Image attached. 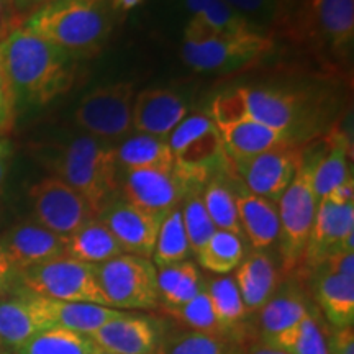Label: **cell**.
<instances>
[{
  "label": "cell",
  "instance_id": "cell-1",
  "mask_svg": "<svg viewBox=\"0 0 354 354\" xmlns=\"http://www.w3.org/2000/svg\"><path fill=\"white\" fill-rule=\"evenodd\" d=\"M0 69L15 105L43 107L66 94L76 77L74 57L24 25L0 41Z\"/></svg>",
  "mask_w": 354,
  "mask_h": 354
},
{
  "label": "cell",
  "instance_id": "cell-2",
  "mask_svg": "<svg viewBox=\"0 0 354 354\" xmlns=\"http://www.w3.org/2000/svg\"><path fill=\"white\" fill-rule=\"evenodd\" d=\"M21 25L74 59L99 55L113 28L107 0H51Z\"/></svg>",
  "mask_w": 354,
  "mask_h": 354
},
{
  "label": "cell",
  "instance_id": "cell-3",
  "mask_svg": "<svg viewBox=\"0 0 354 354\" xmlns=\"http://www.w3.org/2000/svg\"><path fill=\"white\" fill-rule=\"evenodd\" d=\"M50 167L57 179L86 198L97 216L118 190L117 148L91 135L63 146Z\"/></svg>",
  "mask_w": 354,
  "mask_h": 354
},
{
  "label": "cell",
  "instance_id": "cell-4",
  "mask_svg": "<svg viewBox=\"0 0 354 354\" xmlns=\"http://www.w3.org/2000/svg\"><path fill=\"white\" fill-rule=\"evenodd\" d=\"M176 174L190 189H203L214 176L230 174L232 162L210 115H187L167 138Z\"/></svg>",
  "mask_w": 354,
  "mask_h": 354
},
{
  "label": "cell",
  "instance_id": "cell-5",
  "mask_svg": "<svg viewBox=\"0 0 354 354\" xmlns=\"http://www.w3.org/2000/svg\"><path fill=\"white\" fill-rule=\"evenodd\" d=\"M318 156L320 153L317 156L308 154L307 159L302 153L295 177L277 202L279 225H281L279 243H281L282 264L287 272L300 264L315 218L318 197L313 187V174H315Z\"/></svg>",
  "mask_w": 354,
  "mask_h": 354
},
{
  "label": "cell",
  "instance_id": "cell-6",
  "mask_svg": "<svg viewBox=\"0 0 354 354\" xmlns=\"http://www.w3.org/2000/svg\"><path fill=\"white\" fill-rule=\"evenodd\" d=\"M300 113L302 100L297 95L274 88L238 87L216 97L210 117L216 127L250 118L290 135L300 120Z\"/></svg>",
  "mask_w": 354,
  "mask_h": 354
},
{
  "label": "cell",
  "instance_id": "cell-7",
  "mask_svg": "<svg viewBox=\"0 0 354 354\" xmlns=\"http://www.w3.org/2000/svg\"><path fill=\"white\" fill-rule=\"evenodd\" d=\"M20 279L24 289L38 297L109 307L107 299L97 282L95 264L61 256L20 271Z\"/></svg>",
  "mask_w": 354,
  "mask_h": 354
},
{
  "label": "cell",
  "instance_id": "cell-8",
  "mask_svg": "<svg viewBox=\"0 0 354 354\" xmlns=\"http://www.w3.org/2000/svg\"><path fill=\"white\" fill-rule=\"evenodd\" d=\"M95 276L109 307L123 312L159 307L158 269L151 259L123 253L95 264Z\"/></svg>",
  "mask_w": 354,
  "mask_h": 354
},
{
  "label": "cell",
  "instance_id": "cell-9",
  "mask_svg": "<svg viewBox=\"0 0 354 354\" xmlns=\"http://www.w3.org/2000/svg\"><path fill=\"white\" fill-rule=\"evenodd\" d=\"M272 48V39L261 32L220 33L202 39H184L180 56L198 73H232L258 63Z\"/></svg>",
  "mask_w": 354,
  "mask_h": 354
},
{
  "label": "cell",
  "instance_id": "cell-10",
  "mask_svg": "<svg viewBox=\"0 0 354 354\" xmlns=\"http://www.w3.org/2000/svg\"><path fill=\"white\" fill-rule=\"evenodd\" d=\"M133 100L135 86L131 82L97 87L82 97L74 120L87 135L112 143L131 130Z\"/></svg>",
  "mask_w": 354,
  "mask_h": 354
},
{
  "label": "cell",
  "instance_id": "cell-11",
  "mask_svg": "<svg viewBox=\"0 0 354 354\" xmlns=\"http://www.w3.org/2000/svg\"><path fill=\"white\" fill-rule=\"evenodd\" d=\"M30 198L37 223L64 238L97 216L86 198L56 176L35 184Z\"/></svg>",
  "mask_w": 354,
  "mask_h": 354
},
{
  "label": "cell",
  "instance_id": "cell-12",
  "mask_svg": "<svg viewBox=\"0 0 354 354\" xmlns=\"http://www.w3.org/2000/svg\"><path fill=\"white\" fill-rule=\"evenodd\" d=\"M300 159L302 151H299L294 145H286L250 159L230 162L248 192L276 203L295 177Z\"/></svg>",
  "mask_w": 354,
  "mask_h": 354
},
{
  "label": "cell",
  "instance_id": "cell-13",
  "mask_svg": "<svg viewBox=\"0 0 354 354\" xmlns=\"http://www.w3.org/2000/svg\"><path fill=\"white\" fill-rule=\"evenodd\" d=\"M339 251L354 253V203L338 205L328 198H320L300 263L320 268Z\"/></svg>",
  "mask_w": 354,
  "mask_h": 354
},
{
  "label": "cell",
  "instance_id": "cell-14",
  "mask_svg": "<svg viewBox=\"0 0 354 354\" xmlns=\"http://www.w3.org/2000/svg\"><path fill=\"white\" fill-rule=\"evenodd\" d=\"M165 216L140 209L125 198L110 201L99 214V218L107 225L123 253L146 259H151Z\"/></svg>",
  "mask_w": 354,
  "mask_h": 354
},
{
  "label": "cell",
  "instance_id": "cell-15",
  "mask_svg": "<svg viewBox=\"0 0 354 354\" xmlns=\"http://www.w3.org/2000/svg\"><path fill=\"white\" fill-rule=\"evenodd\" d=\"M104 351L113 354H158L166 339L165 323L149 315L125 312L91 335Z\"/></svg>",
  "mask_w": 354,
  "mask_h": 354
},
{
  "label": "cell",
  "instance_id": "cell-16",
  "mask_svg": "<svg viewBox=\"0 0 354 354\" xmlns=\"http://www.w3.org/2000/svg\"><path fill=\"white\" fill-rule=\"evenodd\" d=\"M123 198L153 214L167 215L190 192L187 184L172 169H143L125 172Z\"/></svg>",
  "mask_w": 354,
  "mask_h": 354
},
{
  "label": "cell",
  "instance_id": "cell-17",
  "mask_svg": "<svg viewBox=\"0 0 354 354\" xmlns=\"http://www.w3.org/2000/svg\"><path fill=\"white\" fill-rule=\"evenodd\" d=\"M12 269L25 271L33 266L66 256V238L50 232L37 221L13 225L0 240Z\"/></svg>",
  "mask_w": 354,
  "mask_h": 354
},
{
  "label": "cell",
  "instance_id": "cell-18",
  "mask_svg": "<svg viewBox=\"0 0 354 354\" xmlns=\"http://www.w3.org/2000/svg\"><path fill=\"white\" fill-rule=\"evenodd\" d=\"M187 113V104L177 92L169 88H145L133 100L131 128L143 135L167 138Z\"/></svg>",
  "mask_w": 354,
  "mask_h": 354
},
{
  "label": "cell",
  "instance_id": "cell-19",
  "mask_svg": "<svg viewBox=\"0 0 354 354\" xmlns=\"http://www.w3.org/2000/svg\"><path fill=\"white\" fill-rule=\"evenodd\" d=\"M55 323L38 295L24 292L10 299H0V344L20 348L33 336L53 328Z\"/></svg>",
  "mask_w": 354,
  "mask_h": 354
},
{
  "label": "cell",
  "instance_id": "cell-20",
  "mask_svg": "<svg viewBox=\"0 0 354 354\" xmlns=\"http://www.w3.org/2000/svg\"><path fill=\"white\" fill-rule=\"evenodd\" d=\"M216 128L232 162L258 156L279 146L292 145V136L287 131L263 125L250 118H241Z\"/></svg>",
  "mask_w": 354,
  "mask_h": 354
},
{
  "label": "cell",
  "instance_id": "cell-21",
  "mask_svg": "<svg viewBox=\"0 0 354 354\" xmlns=\"http://www.w3.org/2000/svg\"><path fill=\"white\" fill-rule=\"evenodd\" d=\"M308 17L323 43L346 55L354 39V0H308Z\"/></svg>",
  "mask_w": 354,
  "mask_h": 354
},
{
  "label": "cell",
  "instance_id": "cell-22",
  "mask_svg": "<svg viewBox=\"0 0 354 354\" xmlns=\"http://www.w3.org/2000/svg\"><path fill=\"white\" fill-rule=\"evenodd\" d=\"M234 282L240 290L245 308L250 313H258L263 305L272 297L279 286V272L274 259L264 251H253L243 258L234 269Z\"/></svg>",
  "mask_w": 354,
  "mask_h": 354
},
{
  "label": "cell",
  "instance_id": "cell-23",
  "mask_svg": "<svg viewBox=\"0 0 354 354\" xmlns=\"http://www.w3.org/2000/svg\"><path fill=\"white\" fill-rule=\"evenodd\" d=\"M238 218L254 251H264L279 240V214L277 205L268 198L254 196L248 190H236Z\"/></svg>",
  "mask_w": 354,
  "mask_h": 354
},
{
  "label": "cell",
  "instance_id": "cell-24",
  "mask_svg": "<svg viewBox=\"0 0 354 354\" xmlns=\"http://www.w3.org/2000/svg\"><path fill=\"white\" fill-rule=\"evenodd\" d=\"M310 312L308 300L294 282L274 292L272 297L259 310L261 339L272 342L279 335L290 330Z\"/></svg>",
  "mask_w": 354,
  "mask_h": 354
},
{
  "label": "cell",
  "instance_id": "cell-25",
  "mask_svg": "<svg viewBox=\"0 0 354 354\" xmlns=\"http://www.w3.org/2000/svg\"><path fill=\"white\" fill-rule=\"evenodd\" d=\"M41 299L43 307L50 315L55 326L66 328L76 333L91 336L100 330L105 323L122 317L123 310H117L107 305L86 304V302H59V300Z\"/></svg>",
  "mask_w": 354,
  "mask_h": 354
},
{
  "label": "cell",
  "instance_id": "cell-26",
  "mask_svg": "<svg viewBox=\"0 0 354 354\" xmlns=\"http://www.w3.org/2000/svg\"><path fill=\"white\" fill-rule=\"evenodd\" d=\"M315 297L320 307L335 328L353 326L354 322V277L326 271L315 281Z\"/></svg>",
  "mask_w": 354,
  "mask_h": 354
},
{
  "label": "cell",
  "instance_id": "cell-27",
  "mask_svg": "<svg viewBox=\"0 0 354 354\" xmlns=\"http://www.w3.org/2000/svg\"><path fill=\"white\" fill-rule=\"evenodd\" d=\"M123 254L122 246L99 216L66 238V256L87 264H102Z\"/></svg>",
  "mask_w": 354,
  "mask_h": 354
},
{
  "label": "cell",
  "instance_id": "cell-28",
  "mask_svg": "<svg viewBox=\"0 0 354 354\" xmlns=\"http://www.w3.org/2000/svg\"><path fill=\"white\" fill-rule=\"evenodd\" d=\"M259 32L248 21L240 12L223 0H207L196 15L189 19L184 30V39H202L210 35L220 33H245Z\"/></svg>",
  "mask_w": 354,
  "mask_h": 354
},
{
  "label": "cell",
  "instance_id": "cell-29",
  "mask_svg": "<svg viewBox=\"0 0 354 354\" xmlns=\"http://www.w3.org/2000/svg\"><path fill=\"white\" fill-rule=\"evenodd\" d=\"M349 156H351V143L346 133L335 128L325 138V153H320L318 156L315 174H313V187L318 201L328 196L331 190L351 176Z\"/></svg>",
  "mask_w": 354,
  "mask_h": 354
},
{
  "label": "cell",
  "instance_id": "cell-30",
  "mask_svg": "<svg viewBox=\"0 0 354 354\" xmlns=\"http://www.w3.org/2000/svg\"><path fill=\"white\" fill-rule=\"evenodd\" d=\"M117 162L125 172L143 169H172V158L167 138L136 133L117 148Z\"/></svg>",
  "mask_w": 354,
  "mask_h": 354
},
{
  "label": "cell",
  "instance_id": "cell-31",
  "mask_svg": "<svg viewBox=\"0 0 354 354\" xmlns=\"http://www.w3.org/2000/svg\"><path fill=\"white\" fill-rule=\"evenodd\" d=\"M203 279L192 261L166 266L158 269L159 307L174 308L187 304L203 290Z\"/></svg>",
  "mask_w": 354,
  "mask_h": 354
},
{
  "label": "cell",
  "instance_id": "cell-32",
  "mask_svg": "<svg viewBox=\"0 0 354 354\" xmlns=\"http://www.w3.org/2000/svg\"><path fill=\"white\" fill-rule=\"evenodd\" d=\"M225 176L228 174L214 176L205 184V187L202 190L203 205H205L207 214L214 221L216 230L234 233L243 238L236 201H234V190L230 187L228 179H225Z\"/></svg>",
  "mask_w": 354,
  "mask_h": 354
},
{
  "label": "cell",
  "instance_id": "cell-33",
  "mask_svg": "<svg viewBox=\"0 0 354 354\" xmlns=\"http://www.w3.org/2000/svg\"><path fill=\"white\" fill-rule=\"evenodd\" d=\"M243 258H245V245L241 236L223 230H216L197 253L198 264L205 271L218 276H228L230 272H233L241 264Z\"/></svg>",
  "mask_w": 354,
  "mask_h": 354
},
{
  "label": "cell",
  "instance_id": "cell-34",
  "mask_svg": "<svg viewBox=\"0 0 354 354\" xmlns=\"http://www.w3.org/2000/svg\"><path fill=\"white\" fill-rule=\"evenodd\" d=\"M99 346L87 335L53 326L33 336L20 348L19 354H94Z\"/></svg>",
  "mask_w": 354,
  "mask_h": 354
},
{
  "label": "cell",
  "instance_id": "cell-35",
  "mask_svg": "<svg viewBox=\"0 0 354 354\" xmlns=\"http://www.w3.org/2000/svg\"><path fill=\"white\" fill-rule=\"evenodd\" d=\"M205 292L209 295L212 310H214L221 333L240 325L248 317L240 290L232 276L210 279L209 284L205 286Z\"/></svg>",
  "mask_w": 354,
  "mask_h": 354
},
{
  "label": "cell",
  "instance_id": "cell-36",
  "mask_svg": "<svg viewBox=\"0 0 354 354\" xmlns=\"http://www.w3.org/2000/svg\"><path fill=\"white\" fill-rule=\"evenodd\" d=\"M190 254V246L185 233L183 214L180 209L171 210L162 220L161 228H159L156 246L153 251V264L156 269L166 268V266L185 261Z\"/></svg>",
  "mask_w": 354,
  "mask_h": 354
},
{
  "label": "cell",
  "instance_id": "cell-37",
  "mask_svg": "<svg viewBox=\"0 0 354 354\" xmlns=\"http://www.w3.org/2000/svg\"><path fill=\"white\" fill-rule=\"evenodd\" d=\"M269 344L284 349L289 354H330L328 342L313 310H310L297 325L276 336Z\"/></svg>",
  "mask_w": 354,
  "mask_h": 354
},
{
  "label": "cell",
  "instance_id": "cell-38",
  "mask_svg": "<svg viewBox=\"0 0 354 354\" xmlns=\"http://www.w3.org/2000/svg\"><path fill=\"white\" fill-rule=\"evenodd\" d=\"M203 189H192L183 201V221L185 233H187L189 246L192 253H198L202 246L210 240V236L216 232L214 221L207 214L202 198Z\"/></svg>",
  "mask_w": 354,
  "mask_h": 354
},
{
  "label": "cell",
  "instance_id": "cell-39",
  "mask_svg": "<svg viewBox=\"0 0 354 354\" xmlns=\"http://www.w3.org/2000/svg\"><path fill=\"white\" fill-rule=\"evenodd\" d=\"M162 310H165V313H167V315L176 318L177 322L189 326L190 330L216 336H220L221 333L218 323H216V318L214 315V310H212L209 295L205 292V287H203L201 294L196 295L192 300H189L187 304L180 305V307Z\"/></svg>",
  "mask_w": 354,
  "mask_h": 354
},
{
  "label": "cell",
  "instance_id": "cell-40",
  "mask_svg": "<svg viewBox=\"0 0 354 354\" xmlns=\"http://www.w3.org/2000/svg\"><path fill=\"white\" fill-rule=\"evenodd\" d=\"M158 354H225V344L220 336L189 330L165 339Z\"/></svg>",
  "mask_w": 354,
  "mask_h": 354
},
{
  "label": "cell",
  "instance_id": "cell-41",
  "mask_svg": "<svg viewBox=\"0 0 354 354\" xmlns=\"http://www.w3.org/2000/svg\"><path fill=\"white\" fill-rule=\"evenodd\" d=\"M223 2L240 12L256 30L271 24L277 8V0H223Z\"/></svg>",
  "mask_w": 354,
  "mask_h": 354
},
{
  "label": "cell",
  "instance_id": "cell-42",
  "mask_svg": "<svg viewBox=\"0 0 354 354\" xmlns=\"http://www.w3.org/2000/svg\"><path fill=\"white\" fill-rule=\"evenodd\" d=\"M15 100L0 69V135L2 136L12 130L13 122H15Z\"/></svg>",
  "mask_w": 354,
  "mask_h": 354
},
{
  "label": "cell",
  "instance_id": "cell-43",
  "mask_svg": "<svg viewBox=\"0 0 354 354\" xmlns=\"http://www.w3.org/2000/svg\"><path fill=\"white\" fill-rule=\"evenodd\" d=\"M328 353L330 354H354V330L353 326L346 328H335L330 335Z\"/></svg>",
  "mask_w": 354,
  "mask_h": 354
},
{
  "label": "cell",
  "instance_id": "cell-44",
  "mask_svg": "<svg viewBox=\"0 0 354 354\" xmlns=\"http://www.w3.org/2000/svg\"><path fill=\"white\" fill-rule=\"evenodd\" d=\"M320 268H325L326 271L336 274H343V276L354 277V253L339 251V253L331 254Z\"/></svg>",
  "mask_w": 354,
  "mask_h": 354
},
{
  "label": "cell",
  "instance_id": "cell-45",
  "mask_svg": "<svg viewBox=\"0 0 354 354\" xmlns=\"http://www.w3.org/2000/svg\"><path fill=\"white\" fill-rule=\"evenodd\" d=\"M50 2L51 0H10V10L17 21H25L30 15Z\"/></svg>",
  "mask_w": 354,
  "mask_h": 354
},
{
  "label": "cell",
  "instance_id": "cell-46",
  "mask_svg": "<svg viewBox=\"0 0 354 354\" xmlns=\"http://www.w3.org/2000/svg\"><path fill=\"white\" fill-rule=\"evenodd\" d=\"M328 201L338 203V205H349V203H354V179L351 176L348 177L346 180H343L338 187H335L326 197Z\"/></svg>",
  "mask_w": 354,
  "mask_h": 354
},
{
  "label": "cell",
  "instance_id": "cell-47",
  "mask_svg": "<svg viewBox=\"0 0 354 354\" xmlns=\"http://www.w3.org/2000/svg\"><path fill=\"white\" fill-rule=\"evenodd\" d=\"M15 21L10 10V0H0V41L7 37L8 32L19 26Z\"/></svg>",
  "mask_w": 354,
  "mask_h": 354
},
{
  "label": "cell",
  "instance_id": "cell-48",
  "mask_svg": "<svg viewBox=\"0 0 354 354\" xmlns=\"http://www.w3.org/2000/svg\"><path fill=\"white\" fill-rule=\"evenodd\" d=\"M246 354H289V353H286L284 349L272 346V344L266 343V342H263V339H261V342L254 343L253 346L248 349Z\"/></svg>",
  "mask_w": 354,
  "mask_h": 354
},
{
  "label": "cell",
  "instance_id": "cell-49",
  "mask_svg": "<svg viewBox=\"0 0 354 354\" xmlns=\"http://www.w3.org/2000/svg\"><path fill=\"white\" fill-rule=\"evenodd\" d=\"M141 3H143V0H112L110 8H112V12L127 13V12L133 10V8L141 6Z\"/></svg>",
  "mask_w": 354,
  "mask_h": 354
},
{
  "label": "cell",
  "instance_id": "cell-50",
  "mask_svg": "<svg viewBox=\"0 0 354 354\" xmlns=\"http://www.w3.org/2000/svg\"><path fill=\"white\" fill-rule=\"evenodd\" d=\"M13 271L12 269V264L10 261H8L6 251L2 250V246H0V281H6L8 277V274Z\"/></svg>",
  "mask_w": 354,
  "mask_h": 354
},
{
  "label": "cell",
  "instance_id": "cell-51",
  "mask_svg": "<svg viewBox=\"0 0 354 354\" xmlns=\"http://www.w3.org/2000/svg\"><path fill=\"white\" fill-rule=\"evenodd\" d=\"M12 154V145L10 141H8L6 136L0 135V156L3 158H8Z\"/></svg>",
  "mask_w": 354,
  "mask_h": 354
},
{
  "label": "cell",
  "instance_id": "cell-52",
  "mask_svg": "<svg viewBox=\"0 0 354 354\" xmlns=\"http://www.w3.org/2000/svg\"><path fill=\"white\" fill-rule=\"evenodd\" d=\"M8 174V158L0 156V189H2L3 183H6Z\"/></svg>",
  "mask_w": 354,
  "mask_h": 354
},
{
  "label": "cell",
  "instance_id": "cell-53",
  "mask_svg": "<svg viewBox=\"0 0 354 354\" xmlns=\"http://www.w3.org/2000/svg\"><path fill=\"white\" fill-rule=\"evenodd\" d=\"M94 354H113V353H109V351H104V349H97V351Z\"/></svg>",
  "mask_w": 354,
  "mask_h": 354
},
{
  "label": "cell",
  "instance_id": "cell-54",
  "mask_svg": "<svg viewBox=\"0 0 354 354\" xmlns=\"http://www.w3.org/2000/svg\"><path fill=\"white\" fill-rule=\"evenodd\" d=\"M3 282L6 281H0V295H2V292H3Z\"/></svg>",
  "mask_w": 354,
  "mask_h": 354
},
{
  "label": "cell",
  "instance_id": "cell-55",
  "mask_svg": "<svg viewBox=\"0 0 354 354\" xmlns=\"http://www.w3.org/2000/svg\"><path fill=\"white\" fill-rule=\"evenodd\" d=\"M0 354H3V353H0Z\"/></svg>",
  "mask_w": 354,
  "mask_h": 354
}]
</instances>
